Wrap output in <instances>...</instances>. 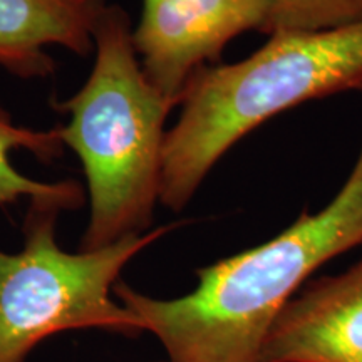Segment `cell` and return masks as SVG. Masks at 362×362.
<instances>
[{"label":"cell","instance_id":"6da1fadb","mask_svg":"<svg viewBox=\"0 0 362 362\" xmlns=\"http://www.w3.org/2000/svg\"><path fill=\"white\" fill-rule=\"evenodd\" d=\"M362 245V144L351 175L319 211L298 218L260 245L197 270V287L156 298L126 282L116 300L153 334L168 362H262L277 315L315 272Z\"/></svg>","mask_w":362,"mask_h":362},{"label":"cell","instance_id":"7a4b0ae2","mask_svg":"<svg viewBox=\"0 0 362 362\" xmlns=\"http://www.w3.org/2000/svg\"><path fill=\"white\" fill-rule=\"evenodd\" d=\"M362 90V22L270 34L259 51L203 67L185 89L166 131L160 203L181 211L240 139L272 117L332 94Z\"/></svg>","mask_w":362,"mask_h":362},{"label":"cell","instance_id":"3957f363","mask_svg":"<svg viewBox=\"0 0 362 362\" xmlns=\"http://www.w3.org/2000/svg\"><path fill=\"white\" fill-rule=\"evenodd\" d=\"M93 71L74 96L62 143L78 155L89 194L79 250H96L151 230L160 203L166 119L175 104L149 83L133 45L128 12L107 4L94 30Z\"/></svg>","mask_w":362,"mask_h":362},{"label":"cell","instance_id":"277c9868","mask_svg":"<svg viewBox=\"0 0 362 362\" xmlns=\"http://www.w3.org/2000/svg\"><path fill=\"white\" fill-rule=\"evenodd\" d=\"M64 210L59 203L30 202L24 245L13 253L0 250V362H24L37 344L64 330L101 329L126 337L144 332L112 291L138 253L185 221L71 253L56 238Z\"/></svg>","mask_w":362,"mask_h":362},{"label":"cell","instance_id":"5b68a950","mask_svg":"<svg viewBox=\"0 0 362 362\" xmlns=\"http://www.w3.org/2000/svg\"><path fill=\"white\" fill-rule=\"evenodd\" d=\"M274 0H143L133 45L149 83L178 106L193 76L220 64L226 44L270 33Z\"/></svg>","mask_w":362,"mask_h":362},{"label":"cell","instance_id":"8992f818","mask_svg":"<svg viewBox=\"0 0 362 362\" xmlns=\"http://www.w3.org/2000/svg\"><path fill=\"white\" fill-rule=\"evenodd\" d=\"M262 362H362V259L296 293L267 332Z\"/></svg>","mask_w":362,"mask_h":362},{"label":"cell","instance_id":"52a82bcc","mask_svg":"<svg viewBox=\"0 0 362 362\" xmlns=\"http://www.w3.org/2000/svg\"><path fill=\"white\" fill-rule=\"evenodd\" d=\"M107 0H0V67L24 79L56 69L47 49L88 56Z\"/></svg>","mask_w":362,"mask_h":362},{"label":"cell","instance_id":"ba28073f","mask_svg":"<svg viewBox=\"0 0 362 362\" xmlns=\"http://www.w3.org/2000/svg\"><path fill=\"white\" fill-rule=\"evenodd\" d=\"M64 148L57 128L37 131L17 126L0 104V205H11L22 198H29V202L59 203L66 210H78L83 206L86 193L78 181L44 183L27 178L11 163L13 149H27L39 160L51 161L64 155Z\"/></svg>","mask_w":362,"mask_h":362},{"label":"cell","instance_id":"9c48e42d","mask_svg":"<svg viewBox=\"0 0 362 362\" xmlns=\"http://www.w3.org/2000/svg\"><path fill=\"white\" fill-rule=\"evenodd\" d=\"M362 22V0H274L270 34L310 33Z\"/></svg>","mask_w":362,"mask_h":362},{"label":"cell","instance_id":"30bf717a","mask_svg":"<svg viewBox=\"0 0 362 362\" xmlns=\"http://www.w3.org/2000/svg\"><path fill=\"white\" fill-rule=\"evenodd\" d=\"M153 362H168V361H153Z\"/></svg>","mask_w":362,"mask_h":362}]
</instances>
